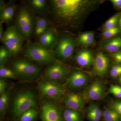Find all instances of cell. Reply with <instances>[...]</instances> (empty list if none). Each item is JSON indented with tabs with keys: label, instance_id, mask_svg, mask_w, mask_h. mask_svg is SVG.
<instances>
[{
	"label": "cell",
	"instance_id": "cell-30",
	"mask_svg": "<svg viewBox=\"0 0 121 121\" xmlns=\"http://www.w3.org/2000/svg\"><path fill=\"white\" fill-rule=\"evenodd\" d=\"M10 57H11V54L6 47L5 46H1L0 48V66H2Z\"/></svg>",
	"mask_w": 121,
	"mask_h": 121
},
{
	"label": "cell",
	"instance_id": "cell-12",
	"mask_svg": "<svg viewBox=\"0 0 121 121\" xmlns=\"http://www.w3.org/2000/svg\"><path fill=\"white\" fill-rule=\"evenodd\" d=\"M89 80V77L86 74L82 72L74 71L68 78L66 86L69 89H79L86 86Z\"/></svg>",
	"mask_w": 121,
	"mask_h": 121
},
{
	"label": "cell",
	"instance_id": "cell-4",
	"mask_svg": "<svg viewBox=\"0 0 121 121\" xmlns=\"http://www.w3.org/2000/svg\"><path fill=\"white\" fill-rule=\"evenodd\" d=\"M17 77L24 80H32L39 77L41 69L28 60L20 59L12 63V68Z\"/></svg>",
	"mask_w": 121,
	"mask_h": 121
},
{
	"label": "cell",
	"instance_id": "cell-5",
	"mask_svg": "<svg viewBox=\"0 0 121 121\" xmlns=\"http://www.w3.org/2000/svg\"><path fill=\"white\" fill-rule=\"evenodd\" d=\"M31 12L27 6L21 7L13 24L24 39L28 41L31 39L33 31L34 20Z\"/></svg>",
	"mask_w": 121,
	"mask_h": 121
},
{
	"label": "cell",
	"instance_id": "cell-17",
	"mask_svg": "<svg viewBox=\"0 0 121 121\" xmlns=\"http://www.w3.org/2000/svg\"><path fill=\"white\" fill-rule=\"evenodd\" d=\"M16 5L14 2H9L0 10V20L2 23L8 24L12 21L16 11Z\"/></svg>",
	"mask_w": 121,
	"mask_h": 121
},
{
	"label": "cell",
	"instance_id": "cell-25",
	"mask_svg": "<svg viewBox=\"0 0 121 121\" xmlns=\"http://www.w3.org/2000/svg\"><path fill=\"white\" fill-rule=\"evenodd\" d=\"M37 115V110L33 107L21 114L18 117V121H33L36 118Z\"/></svg>",
	"mask_w": 121,
	"mask_h": 121
},
{
	"label": "cell",
	"instance_id": "cell-9",
	"mask_svg": "<svg viewBox=\"0 0 121 121\" xmlns=\"http://www.w3.org/2000/svg\"><path fill=\"white\" fill-rule=\"evenodd\" d=\"M106 91V85L104 82L97 80L85 89L83 95L86 100H101L105 98Z\"/></svg>",
	"mask_w": 121,
	"mask_h": 121
},
{
	"label": "cell",
	"instance_id": "cell-35",
	"mask_svg": "<svg viewBox=\"0 0 121 121\" xmlns=\"http://www.w3.org/2000/svg\"><path fill=\"white\" fill-rule=\"evenodd\" d=\"M113 60L116 64L121 65V50L112 55Z\"/></svg>",
	"mask_w": 121,
	"mask_h": 121
},
{
	"label": "cell",
	"instance_id": "cell-40",
	"mask_svg": "<svg viewBox=\"0 0 121 121\" xmlns=\"http://www.w3.org/2000/svg\"><path fill=\"white\" fill-rule=\"evenodd\" d=\"M118 78V82H119V83H120V84L121 85V76H120V77H119V78Z\"/></svg>",
	"mask_w": 121,
	"mask_h": 121
},
{
	"label": "cell",
	"instance_id": "cell-33",
	"mask_svg": "<svg viewBox=\"0 0 121 121\" xmlns=\"http://www.w3.org/2000/svg\"><path fill=\"white\" fill-rule=\"evenodd\" d=\"M108 93L111 94L118 98H121V86L118 85H112L108 90Z\"/></svg>",
	"mask_w": 121,
	"mask_h": 121
},
{
	"label": "cell",
	"instance_id": "cell-10",
	"mask_svg": "<svg viewBox=\"0 0 121 121\" xmlns=\"http://www.w3.org/2000/svg\"><path fill=\"white\" fill-rule=\"evenodd\" d=\"M41 110L42 121H62L60 108L54 103L45 102L41 106Z\"/></svg>",
	"mask_w": 121,
	"mask_h": 121
},
{
	"label": "cell",
	"instance_id": "cell-15",
	"mask_svg": "<svg viewBox=\"0 0 121 121\" xmlns=\"http://www.w3.org/2000/svg\"><path fill=\"white\" fill-rule=\"evenodd\" d=\"M24 39L14 25L9 26L4 33L1 41H7L22 46Z\"/></svg>",
	"mask_w": 121,
	"mask_h": 121
},
{
	"label": "cell",
	"instance_id": "cell-7",
	"mask_svg": "<svg viewBox=\"0 0 121 121\" xmlns=\"http://www.w3.org/2000/svg\"><path fill=\"white\" fill-rule=\"evenodd\" d=\"M68 73L67 68L63 64L55 61L48 67L43 78L45 81L56 83L63 79Z\"/></svg>",
	"mask_w": 121,
	"mask_h": 121
},
{
	"label": "cell",
	"instance_id": "cell-31",
	"mask_svg": "<svg viewBox=\"0 0 121 121\" xmlns=\"http://www.w3.org/2000/svg\"><path fill=\"white\" fill-rule=\"evenodd\" d=\"M121 29L118 27L104 30L102 33L103 36L106 39H110L115 36L120 32Z\"/></svg>",
	"mask_w": 121,
	"mask_h": 121
},
{
	"label": "cell",
	"instance_id": "cell-8",
	"mask_svg": "<svg viewBox=\"0 0 121 121\" xmlns=\"http://www.w3.org/2000/svg\"><path fill=\"white\" fill-rule=\"evenodd\" d=\"M39 88L42 95L55 99L60 98L65 91V87L62 85L45 80L40 83Z\"/></svg>",
	"mask_w": 121,
	"mask_h": 121
},
{
	"label": "cell",
	"instance_id": "cell-2",
	"mask_svg": "<svg viewBox=\"0 0 121 121\" xmlns=\"http://www.w3.org/2000/svg\"><path fill=\"white\" fill-rule=\"evenodd\" d=\"M24 53L27 58L41 65L55 62L56 55L53 49H48L37 43H28L24 48Z\"/></svg>",
	"mask_w": 121,
	"mask_h": 121
},
{
	"label": "cell",
	"instance_id": "cell-26",
	"mask_svg": "<svg viewBox=\"0 0 121 121\" xmlns=\"http://www.w3.org/2000/svg\"><path fill=\"white\" fill-rule=\"evenodd\" d=\"M79 41L85 46H91L94 42V34L93 32H89L81 34L79 36Z\"/></svg>",
	"mask_w": 121,
	"mask_h": 121
},
{
	"label": "cell",
	"instance_id": "cell-1",
	"mask_svg": "<svg viewBox=\"0 0 121 121\" xmlns=\"http://www.w3.org/2000/svg\"><path fill=\"white\" fill-rule=\"evenodd\" d=\"M50 2L55 19L66 25L76 22L91 4V1L86 0H52Z\"/></svg>",
	"mask_w": 121,
	"mask_h": 121
},
{
	"label": "cell",
	"instance_id": "cell-13",
	"mask_svg": "<svg viewBox=\"0 0 121 121\" xmlns=\"http://www.w3.org/2000/svg\"><path fill=\"white\" fill-rule=\"evenodd\" d=\"M109 66L108 57L102 52H99L93 62V72L96 75H104L108 71Z\"/></svg>",
	"mask_w": 121,
	"mask_h": 121
},
{
	"label": "cell",
	"instance_id": "cell-32",
	"mask_svg": "<svg viewBox=\"0 0 121 121\" xmlns=\"http://www.w3.org/2000/svg\"><path fill=\"white\" fill-rule=\"evenodd\" d=\"M109 107L115 110L121 117V100L111 99L108 102Z\"/></svg>",
	"mask_w": 121,
	"mask_h": 121
},
{
	"label": "cell",
	"instance_id": "cell-21",
	"mask_svg": "<svg viewBox=\"0 0 121 121\" xmlns=\"http://www.w3.org/2000/svg\"><path fill=\"white\" fill-rule=\"evenodd\" d=\"M104 49L108 52L114 53L121 50V37H116L108 41L104 45Z\"/></svg>",
	"mask_w": 121,
	"mask_h": 121
},
{
	"label": "cell",
	"instance_id": "cell-22",
	"mask_svg": "<svg viewBox=\"0 0 121 121\" xmlns=\"http://www.w3.org/2000/svg\"><path fill=\"white\" fill-rule=\"evenodd\" d=\"M63 117L66 121H82V112L68 108L64 112Z\"/></svg>",
	"mask_w": 121,
	"mask_h": 121
},
{
	"label": "cell",
	"instance_id": "cell-19",
	"mask_svg": "<svg viewBox=\"0 0 121 121\" xmlns=\"http://www.w3.org/2000/svg\"><path fill=\"white\" fill-rule=\"evenodd\" d=\"M75 59L77 63L82 67L89 66L93 62L92 54L87 50H83L78 52Z\"/></svg>",
	"mask_w": 121,
	"mask_h": 121
},
{
	"label": "cell",
	"instance_id": "cell-23",
	"mask_svg": "<svg viewBox=\"0 0 121 121\" xmlns=\"http://www.w3.org/2000/svg\"><path fill=\"white\" fill-rule=\"evenodd\" d=\"M103 121H121L119 115L112 108L108 107L102 111Z\"/></svg>",
	"mask_w": 121,
	"mask_h": 121
},
{
	"label": "cell",
	"instance_id": "cell-11",
	"mask_svg": "<svg viewBox=\"0 0 121 121\" xmlns=\"http://www.w3.org/2000/svg\"><path fill=\"white\" fill-rule=\"evenodd\" d=\"M87 100L83 95L70 92L64 95V102L68 108L82 112L84 109Z\"/></svg>",
	"mask_w": 121,
	"mask_h": 121
},
{
	"label": "cell",
	"instance_id": "cell-24",
	"mask_svg": "<svg viewBox=\"0 0 121 121\" xmlns=\"http://www.w3.org/2000/svg\"><path fill=\"white\" fill-rule=\"evenodd\" d=\"M11 93V89L9 88L0 95V112L1 114H4L7 111Z\"/></svg>",
	"mask_w": 121,
	"mask_h": 121
},
{
	"label": "cell",
	"instance_id": "cell-28",
	"mask_svg": "<svg viewBox=\"0 0 121 121\" xmlns=\"http://www.w3.org/2000/svg\"><path fill=\"white\" fill-rule=\"evenodd\" d=\"M0 77L2 79H16L17 77L12 69L2 66L0 68Z\"/></svg>",
	"mask_w": 121,
	"mask_h": 121
},
{
	"label": "cell",
	"instance_id": "cell-29",
	"mask_svg": "<svg viewBox=\"0 0 121 121\" xmlns=\"http://www.w3.org/2000/svg\"><path fill=\"white\" fill-rule=\"evenodd\" d=\"M120 17V14L117 13L110 17L104 24V27L105 30L113 28L116 27V25L119 21Z\"/></svg>",
	"mask_w": 121,
	"mask_h": 121
},
{
	"label": "cell",
	"instance_id": "cell-14",
	"mask_svg": "<svg viewBox=\"0 0 121 121\" xmlns=\"http://www.w3.org/2000/svg\"><path fill=\"white\" fill-rule=\"evenodd\" d=\"M38 43L48 49H52L56 46L58 39L55 28H50L38 38Z\"/></svg>",
	"mask_w": 121,
	"mask_h": 121
},
{
	"label": "cell",
	"instance_id": "cell-34",
	"mask_svg": "<svg viewBox=\"0 0 121 121\" xmlns=\"http://www.w3.org/2000/svg\"><path fill=\"white\" fill-rule=\"evenodd\" d=\"M110 74L112 78H119L121 76V65L116 64L111 69Z\"/></svg>",
	"mask_w": 121,
	"mask_h": 121
},
{
	"label": "cell",
	"instance_id": "cell-37",
	"mask_svg": "<svg viewBox=\"0 0 121 121\" xmlns=\"http://www.w3.org/2000/svg\"><path fill=\"white\" fill-rule=\"evenodd\" d=\"M115 8L121 9V0H111L110 1Z\"/></svg>",
	"mask_w": 121,
	"mask_h": 121
},
{
	"label": "cell",
	"instance_id": "cell-20",
	"mask_svg": "<svg viewBox=\"0 0 121 121\" xmlns=\"http://www.w3.org/2000/svg\"><path fill=\"white\" fill-rule=\"evenodd\" d=\"M86 115L89 121H100L102 117V111L98 104L93 103L87 108Z\"/></svg>",
	"mask_w": 121,
	"mask_h": 121
},
{
	"label": "cell",
	"instance_id": "cell-36",
	"mask_svg": "<svg viewBox=\"0 0 121 121\" xmlns=\"http://www.w3.org/2000/svg\"><path fill=\"white\" fill-rule=\"evenodd\" d=\"M7 88V83L4 80H0V95H1L5 91Z\"/></svg>",
	"mask_w": 121,
	"mask_h": 121
},
{
	"label": "cell",
	"instance_id": "cell-6",
	"mask_svg": "<svg viewBox=\"0 0 121 121\" xmlns=\"http://www.w3.org/2000/svg\"><path fill=\"white\" fill-rule=\"evenodd\" d=\"M76 44L75 40L72 36H63L58 39L56 46V54L63 60H69L73 56Z\"/></svg>",
	"mask_w": 121,
	"mask_h": 121
},
{
	"label": "cell",
	"instance_id": "cell-18",
	"mask_svg": "<svg viewBox=\"0 0 121 121\" xmlns=\"http://www.w3.org/2000/svg\"><path fill=\"white\" fill-rule=\"evenodd\" d=\"M35 21L34 34L36 38H39L48 29L50 24L47 18L43 17H37Z\"/></svg>",
	"mask_w": 121,
	"mask_h": 121
},
{
	"label": "cell",
	"instance_id": "cell-27",
	"mask_svg": "<svg viewBox=\"0 0 121 121\" xmlns=\"http://www.w3.org/2000/svg\"><path fill=\"white\" fill-rule=\"evenodd\" d=\"M10 52L11 56L17 55L21 52L22 46L7 41H2Z\"/></svg>",
	"mask_w": 121,
	"mask_h": 121
},
{
	"label": "cell",
	"instance_id": "cell-16",
	"mask_svg": "<svg viewBox=\"0 0 121 121\" xmlns=\"http://www.w3.org/2000/svg\"><path fill=\"white\" fill-rule=\"evenodd\" d=\"M26 2L27 7L32 12L41 15L48 12L49 7L45 0H29Z\"/></svg>",
	"mask_w": 121,
	"mask_h": 121
},
{
	"label": "cell",
	"instance_id": "cell-3",
	"mask_svg": "<svg viewBox=\"0 0 121 121\" xmlns=\"http://www.w3.org/2000/svg\"><path fill=\"white\" fill-rule=\"evenodd\" d=\"M36 105L35 94L29 90H23L18 91L15 95L13 102L12 113L16 118L22 113Z\"/></svg>",
	"mask_w": 121,
	"mask_h": 121
},
{
	"label": "cell",
	"instance_id": "cell-38",
	"mask_svg": "<svg viewBox=\"0 0 121 121\" xmlns=\"http://www.w3.org/2000/svg\"><path fill=\"white\" fill-rule=\"evenodd\" d=\"M3 27H2V23L0 22V39L1 40L2 36H3Z\"/></svg>",
	"mask_w": 121,
	"mask_h": 121
},
{
	"label": "cell",
	"instance_id": "cell-39",
	"mask_svg": "<svg viewBox=\"0 0 121 121\" xmlns=\"http://www.w3.org/2000/svg\"><path fill=\"white\" fill-rule=\"evenodd\" d=\"M118 23H119V28L121 30V17H120V18H119Z\"/></svg>",
	"mask_w": 121,
	"mask_h": 121
}]
</instances>
